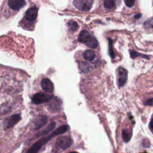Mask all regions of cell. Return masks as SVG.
<instances>
[{
    "instance_id": "obj_15",
    "label": "cell",
    "mask_w": 153,
    "mask_h": 153,
    "mask_svg": "<svg viewBox=\"0 0 153 153\" xmlns=\"http://www.w3.org/2000/svg\"><path fill=\"white\" fill-rule=\"evenodd\" d=\"M130 57L132 59H135L136 57L139 56V57H141L142 58H143L145 59H147V60H149V57L148 56V55H146V54H140V53H138L137 51L134 50H130Z\"/></svg>"
},
{
    "instance_id": "obj_4",
    "label": "cell",
    "mask_w": 153,
    "mask_h": 153,
    "mask_svg": "<svg viewBox=\"0 0 153 153\" xmlns=\"http://www.w3.org/2000/svg\"><path fill=\"white\" fill-rule=\"evenodd\" d=\"M117 84L119 87H123L128 78V72L127 71L122 68L119 67L117 70Z\"/></svg>"
},
{
    "instance_id": "obj_1",
    "label": "cell",
    "mask_w": 153,
    "mask_h": 153,
    "mask_svg": "<svg viewBox=\"0 0 153 153\" xmlns=\"http://www.w3.org/2000/svg\"><path fill=\"white\" fill-rule=\"evenodd\" d=\"M68 128L69 127L67 125H63V126H60L47 136L43 137L38 140V141H36L35 143H34L32 145V146L27 150V153H37L39 151L41 148L44 145L47 143L52 137L65 133L68 130Z\"/></svg>"
},
{
    "instance_id": "obj_5",
    "label": "cell",
    "mask_w": 153,
    "mask_h": 153,
    "mask_svg": "<svg viewBox=\"0 0 153 153\" xmlns=\"http://www.w3.org/2000/svg\"><path fill=\"white\" fill-rule=\"evenodd\" d=\"M93 2L91 0H75L73 1V4L78 10L88 11L92 7Z\"/></svg>"
},
{
    "instance_id": "obj_22",
    "label": "cell",
    "mask_w": 153,
    "mask_h": 153,
    "mask_svg": "<svg viewBox=\"0 0 153 153\" xmlns=\"http://www.w3.org/2000/svg\"><path fill=\"white\" fill-rule=\"evenodd\" d=\"M124 3L127 7L131 8L134 5L135 3V1L134 0H125Z\"/></svg>"
},
{
    "instance_id": "obj_21",
    "label": "cell",
    "mask_w": 153,
    "mask_h": 153,
    "mask_svg": "<svg viewBox=\"0 0 153 153\" xmlns=\"http://www.w3.org/2000/svg\"><path fill=\"white\" fill-rule=\"evenodd\" d=\"M109 54L111 55V57L113 59L114 58L115 54L114 53L112 50V40L111 39H109Z\"/></svg>"
},
{
    "instance_id": "obj_8",
    "label": "cell",
    "mask_w": 153,
    "mask_h": 153,
    "mask_svg": "<svg viewBox=\"0 0 153 153\" xmlns=\"http://www.w3.org/2000/svg\"><path fill=\"white\" fill-rule=\"evenodd\" d=\"M38 14V9L35 6H32L28 8L25 14V19L28 22L34 21Z\"/></svg>"
},
{
    "instance_id": "obj_18",
    "label": "cell",
    "mask_w": 153,
    "mask_h": 153,
    "mask_svg": "<svg viewBox=\"0 0 153 153\" xmlns=\"http://www.w3.org/2000/svg\"><path fill=\"white\" fill-rule=\"evenodd\" d=\"M68 26L69 29L72 31V32H75L77 30L78 27V23L74 21V20H69L68 22Z\"/></svg>"
},
{
    "instance_id": "obj_14",
    "label": "cell",
    "mask_w": 153,
    "mask_h": 153,
    "mask_svg": "<svg viewBox=\"0 0 153 153\" xmlns=\"http://www.w3.org/2000/svg\"><path fill=\"white\" fill-rule=\"evenodd\" d=\"M79 68L83 72L87 73L92 70L91 66L86 62H81L79 63Z\"/></svg>"
},
{
    "instance_id": "obj_7",
    "label": "cell",
    "mask_w": 153,
    "mask_h": 153,
    "mask_svg": "<svg viewBox=\"0 0 153 153\" xmlns=\"http://www.w3.org/2000/svg\"><path fill=\"white\" fill-rule=\"evenodd\" d=\"M20 119H21V117L18 114H16L11 115L5 120L4 127L5 128H9L13 127L16 124H17L19 121Z\"/></svg>"
},
{
    "instance_id": "obj_23",
    "label": "cell",
    "mask_w": 153,
    "mask_h": 153,
    "mask_svg": "<svg viewBox=\"0 0 153 153\" xmlns=\"http://www.w3.org/2000/svg\"><path fill=\"white\" fill-rule=\"evenodd\" d=\"M144 105L146 106H153V98H149L147 99L144 102Z\"/></svg>"
},
{
    "instance_id": "obj_24",
    "label": "cell",
    "mask_w": 153,
    "mask_h": 153,
    "mask_svg": "<svg viewBox=\"0 0 153 153\" xmlns=\"http://www.w3.org/2000/svg\"><path fill=\"white\" fill-rule=\"evenodd\" d=\"M149 128L151 129V130H153V116L149 122Z\"/></svg>"
},
{
    "instance_id": "obj_11",
    "label": "cell",
    "mask_w": 153,
    "mask_h": 153,
    "mask_svg": "<svg viewBox=\"0 0 153 153\" xmlns=\"http://www.w3.org/2000/svg\"><path fill=\"white\" fill-rule=\"evenodd\" d=\"M47 121V118L44 115L39 116L35 121L33 124V128L34 130H38L41 128Z\"/></svg>"
},
{
    "instance_id": "obj_10",
    "label": "cell",
    "mask_w": 153,
    "mask_h": 153,
    "mask_svg": "<svg viewBox=\"0 0 153 153\" xmlns=\"http://www.w3.org/2000/svg\"><path fill=\"white\" fill-rule=\"evenodd\" d=\"M42 90L48 93H51L54 90V85L51 81L48 78H44L41 82Z\"/></svg>"
},
{
    "instance_id": "obj_19",
    "label": "cell",
    "mask_w": 153,
    "mask_h": 153,
    "mask_svg": "<svg viewBox=\"0 0 153 153\" xmlns=\"http://www.w3.org/2000/svg\"><path fill=\"white\" fill-rule=\"evenodd\" d=\"M58 107L60 108V105L58 104V103L57 102V100H56V102H52L50 105V108L53 111H58L59 109V108Z\"/></svg>"
},
{
    "instance_id": "obj_25",
    "label": "cell",
    "mask_w": 153,
    "mask_h": 153,
    "mask_svg": "<svg viewBox=\"0 0 153 153\" xmlns=\"http://www.w3.org/2000/svg\"><path fill=\"white\" fill-rule=\"evenodd\" d=\"M141 16H142V14L139 13V14H135V15H134V18L135 19H139Z\"/></svg>"
},
{
    "instance_id": "obj_6",
    "label": "cell",
    "mask_w": 153,
    "mask_h": 153,
    "mask_svg": "<svg viewBox=\"0 0 153 153\" xmlns=\"http://www.w3.org/2000/svg\"><path fill=\"white\" fill-rule=\"evenodd\" d=\"M56 143L62 150H66L72 145L73 140L68 136H61L57 138Z\"/></svg>"
},
{
    "instance_id": "obj_13",
    "label": "cell",
    "mask_w": 153,
    "mask_h": 153,
    "mask_svg": "<svg viewBox=\"0 0 153 153\" xmlns=\"http://www.w3.org/2000/svg\"><path fill=\"white\" fill-rule=\"evenodd\" d=\"M83 57L85 60L88 61H93L95 57V53L91 50H87L83 53Z\"/></svg>"
},
{
    "instance_id": "obj_20",
    "label": "cell",
    "mask_w": 153,
    "mask_h": 153,
    "mask_svg": "<svg viewBox=\"0 0 153 153\" xmlns=\"http://www.w3.org/2000/svg\"><path fill=\"white\" fill-rule=\"evenodd\" d=\"M144 26L147 28H153V17L149 18L144 22Z\"/></svg>"
},
{
    "instance_id": "obj_12",
    "label": "cell",
    "mask_w": 153,
    "mask_h": 153,
    "mask_svg": "<svg viewBox=\"0 0 153 153\" xmlns=\"http://www.w3.org/2000/svg\"><path fill=\"white\" fill-rule=\"evenodd\" d=\"M56 125V123L55 122L50 123L45 129H44L42 131H41L39 133V134H38V136H45V135L48 134L55 128Z\"/></svg>"
},
{
    "instance_id": "obj_9",
    "label": "cell",
    "mask_w": 153,
    "mask_h": 153,
    "mask_svg": "<svg viewBox=\"0 0 153 153\" xmlns=\"http://www.w3.org/2000/svg\"><path fill=\"white\" fill-rule=\"evenodd\" d=\"M7 3L11 9L19 10L25 5L26 2L25 0H9Z\"/></svg>"
},
{
    "instance_id": "obj_17",
    "label": "cell",
    "mask_w": 153,
    "mask_h": 153,
    "mask_svg": "<svg viewBox=\"0 0 153 153\" xmlns=\"http://www.w3.org/2000/svg\"><path fill=\"white\" fill-rule=\"evenodd\" d=\"M132 133L127 129H123L122 131V137L125 142H128L131 137Z\"/></svg>"
},
{
    "instance_id": "obj_16",
    "label": "cell",
    "mask_w": 153,
    "mask_h": 153,
    "mask_svg": "<svg viewBox=\"0 0 153 153\" xmlns=\"http://www.w3.org/2000/svg\"><path fill=\"white\" fill-rule=\"evenodd\" d=\"M104 7L106 10H112L115 9V2L113 0H106L103 2Z\"/></svg>"
},
{
    "instance_id": "obj_2",
    "label": "cell",
    "mask_w": 153,
    "mask_h": 153,
    "mask_svg": "<svg viewBox=\"0 0 153 153\" xmlns=\"http://www.w3.org/2000/svg\"><path fill=\"white\" fill-rule=\"evenodd\" d=\"M78 41L86 44L88 47L91 48H95L98 45L96 37L86 30H82L80 32L78 36Z\"/></svg>"
},
{
    "instance_id": "obj_3",
    "label": "cell",
    "mask_w": 153,
    "mask_h": 153,
    "mask_svg": "<svg viewBox=\"0 0 153 153\" xmlns=\"http://www.w3.org/2000/svg\"><path fill=\"white\" fill-rule=\"evenodd\" d=\"M53 97L54 96L53 94H48L44 93H37L33 96L32 101L33 103L38 105L47 102L53 99Z\"/></svg>"
},
{
    "instance_id": "obj_26",
    "label": "cell",
    "mask_w": 153,
    "mask_h": 153,
    "mask_svg": "<svg viewBox=\"0 0 153 153\" xmlns=\"http://www.w3.org/2000/svg\"><path fill=\"white\" fill-rule=\"evenodd\" d=\"M69 153H78V152H75V151H72V152H69Z\"/></svg>"
}]
</instances>
